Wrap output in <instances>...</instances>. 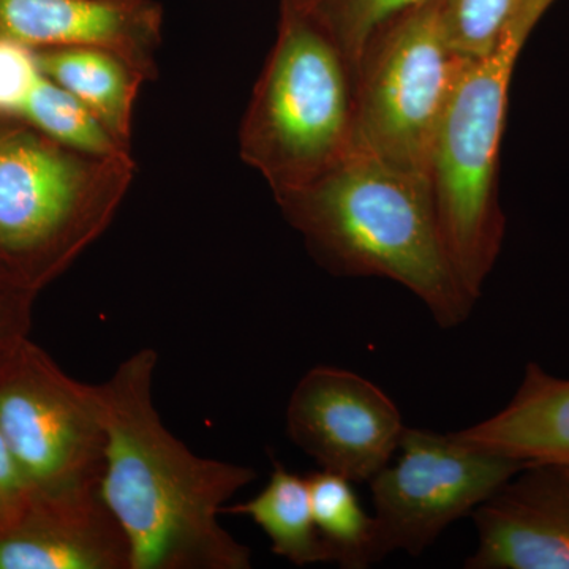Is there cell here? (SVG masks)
Returning a JSON list of instances; mask_svg holds the SVG:
<instances>
[{
	"label": "cell",
	"mask_w": 569,
	"mask_h": 569,
	"mask_svg": "<svg viewBox=\"0 0 569 569\" xmlns=\"http://www.w3.org/2000/svg\"><path fill=\"white\" fill-rule=\"evenodd\" d=\"M132 156H99L21 122H0V266L39 291L110 227Z\"/></svg>",
	"instance_id": "3"
},
{
	"label": "cell",
	"mask_w": 569,
	"mask_h": 569,
	"mask_svg": "<svg viewBox=\"0 0 569 569\" xmlns=\"http://www.w3.org/2000/svg\"><path fill=\"white\" fill-rule=\"evenodd\" d=\"M276 201L328 271L402 284L443 329L470 317L477 299L449 257L427 179L387 162L355 137L316 181Z\"/></svg>",
	"instance_id": "2"
},
{
	"label": "cell",
	"mask_w": 569,
	"mask_h": 569,
	"mask_svg": "<svg viewBox=\"0 0 569 569\" xmlns=\"http://www.w3.org/2000/svg\"><path fill=\"white\" fill-rule=\"evenodd\" d=\"M37 291L0 266V355L29 337Z\"/></svg>",
	"instance_id": "20"
},
{
	"label": "cell",
	"mask_w": 569,
	"mask_h": 569,
	"mask_svg": "<svg viewBox=\"0 0 569 569\" xmlns=\"http://www.w3.org/2000/svg\"><path fill=\"white\" fill-rule=\"evenodd\" d=\"M355 140L353 73L328 33L280 0L274 47L239 130V153L274 198L332 167Z\"/></svg>",
	"instance_id": "5"
},
{
	"label": "cell",
	"mask_w": 569,
	"mask_h": 569,
	"mask_svg": "<svg viewBox=\"0 0 569 569\" xmlns=\"http://www.w3.org/2000/svg\"><path fill=\"white\" fill-rule=\"evenodd\" d=\"M468 62L449 39L445 0L383 22L353 71L356 140L430 182L438 132Z\"/></svg>",
	"instance_id": "6"
},
{
	"label": "cell",
	"mask_w": 569,
	"mask_h": 569,
	"mask_svg": "<svg viewBox=\"0 0 569 569\" xmlns=\"http://www.w3.org/2000/svg\"><path fill=\"white\" fill-rule=\"evenodd\" d=\"M397 452L369 481L381 560L397 550L421 556L526 467L463 443L455 433L413 427L403 430Z\"/></svg>",
	"instance_id": "8"
},
{
	"label": "cell",
	"mask_w": 569,
	"mask_h": 569,
	"mask_svg": "<svg viewBox=\"0 0 569 569\" xmlns=\"http://www.w3.org/2000/svg\"><path fill=\"white\" fill-rule=\"evenodd\" d=\"M44 73L36 50L0 36V122H21Z\"/></svg>",
	"instance_id": "19"
},
{
	"label": "cell",
	"mask_w": 569,
	"mask_h": 569,
	"mask_svg": "<svg viewBox=\"0 0 569 569\" xmlns=\"http://www.w3.org/2000/svg\"><path fill=\"white\" fill-rule=\"evenodd\" d=\"M32 488L0 432V535L20 519L31 500Z\"/></svg>",
	"instance_id": "21"
},
{
	"label": "cell",
	"mask_w": 569,
	"mask_h": 569,
	"mask_svg": "<svg viewBox=\"0 0 569 569\" xmlns=\"http://www.w3.org/2000/svg\"><path fill=\"white\" fill-rule=\"evenodd\" d=\"M306 478L313 518L331 549L332 563L366 569L381 561L376 519L362 508L353 481L328 470L313 471Z\"/></svg>",
	"instance_id": "16"
},
{
	"label": "cell",
	"mask_w": 569,
	"mask_h": 569,
	"mask_svg": "<svg viewBox=\"0 0 569 569\" xmlns=\"http://www.w3.org/2000/svg\"><path fill=\"white\" fill-rule=\"evenodd\" d=\"M36 54L41 71L130 149L134 103L142 82L148 81L144 74L102 48H43Z\"/></svg>",
	"instance_id": "14"
},
{
	"label": "cell",
	"mask_w": 569,
	"mask_h": 569,
	"mask_svg": "<svg viewBox=\"0 0 569 569\" xmlns=\"http://www.w3.org/2000/svg\"><path fill=\"white\" fill-rule=\"evenodd\" d=\"M549 7L546 0H529L497 43L470 59L433 148L430 186L438 224L459 279L477 301L507 227L498 201V168L512 74Z\"/></svg>",
	"instance_id": "4"
},
{
	"label": "cell",
	"mask_w": 569,
	"mask_h": 569,
	"mask_svg": "<svg viewBox=\"0 0 569 569\" xmlns=\"http://www.w3.org/2000/svg\"><path fill=\"white\" fill-rule=\"evenodd\" d=\"M320 26L350 66L351 73L369 37L383 22L429 0H284Z\"/></svg>",
	"instance_id": "17"
},
{
	"label": "cell",
	"mask_w": 569,
	"mask_h": 569,
	"mask_svg": "<svg viewBox=\"0 0 569 569\" xmlns=\"http://www.w3.org/2000/svg\"><path fill=\"white\" fill-rule=\"evenodd\" d=\"M163 10L153 0H0V36L33 50L93 47L116 52L151 81Z\"/></svg>",
	"instance_id": "12"
},
{
	"label": "cell",
	"mask_w": 569,
	"mask_h": 569,
	"mask_svg": "<svg viewBox=\"0 0 569 569\" xmlns=\"http://www.w3.org/2000/svg\"><path fill=\"white\" fill-rule=\"evenodd\" d=\"M468 569H569V470L526 466L473 512Z\"/></svg>",
	"instance_id": "10"
},
{
	"label": "cell",
	"mask_w": 569,
	"mask_h": 569,
	"mask_svg": "<svg viewBox=\"0 0 569 569\" xmlns=\"http://www.w3.org/2000/svg\"><path fill=\"white\" fill-rule=\"evenodd\" d=\"M455 436L526 466L569 470V380L530 362L518 392L503 410Z\"/></svg>",
	"instance_id": "13"
},
{
	"label": "cell",
	"mask_w": 569,
	"mask_h": 569,
	"mask_svg": "<svg viewBox=\"0 0 569 569\" xmlns=\"http://www.w3.org/2000/svg\"><path fill=\"white\" fill-rule=\"evenodd\" d=\"M0 432L36 492L102 486L107 430L97 387L67 376L29 337L0 355Z\"/></svg>",
	"instance_id": "7"
},
{
	"label": "cell",
	"mask_w": 569,
	"mask_h": 569,
	"mask_svg": "<svg viewBox=\"0 0 569 569\" xmlns=\"http://www.w3.org/2000/svg\"><path fill=\"white\" fill-rule=\"evenodd\" d=\"M0 569H132V546L99 488L36 492L6 533Z\"/></svg>",
	"instance_id": "11"
},
{
	"label": "cell",
	"mask_w": 569,
	"mask_h": 569,
	"mask_svg": "<svg viewBox=\"0 0 569 569\" xmlns=\"http://www.w3.org/2000/svg\"><path fill=\"white\" fill-rule=\"evenodd\" d=\"M159 356L142 348L96 385L104 430L102 493L132 546V569H250L252 550L220 526L224 503L257 478L200 458L153 403Z\"/></svg>",
	"instance_id": "1"
},
{
	"label": "cell",
	"mask_w": 569,
	"mask_h": 569,
	"mask_svg": "<svg viewBox=\"0 0 569 569\" xmlns=\"http://www.w3.org/2000/svg\"><path fill=\"white\" fill-rule=\"evenodd\" d=\"M529 0H445L451 43L466 58L486 54Z\"/></svg>",
	"instance_id": "18"
},
{
	"label": "cell",
	"mask_w": 569,
	"mask_h": 569,
	"mask_svg": "<svg viewBox=\"0 0 569 569\" xmlns=\"http://www.w3.org/2000/svg\"><path fill=\"white\" fill-rule=\"evenodd\" d=\"M247 516L271 539L272 552L296 565L332 563V553L318 530L306 477L291 473L280 462L257 496L223 508Z\"/></svg>",
	"instance_id": "15"
},
{
	"label": "cell",
	"mask_w": 569,
	"mask_h": 569,
	"mask_svg": "<svg viewBox=\"0 0 569 569\" xmlns=\"http://www.w3.org/2000/svg\"><path fill=\"white\" fill-rule=\"evenodd\" d=\"M406 427L383 389L339 367H313L288 400V438L321 470L353 482H369L391 462Z\"/></svg>",
	"instance_id": "9"
}]
</instances>
